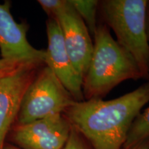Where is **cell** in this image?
I'll use <instances>...</instances> for the list:
<instances>
[{"label":"cell","instance_id":"10","mask_svg":"<svg viewBox=\"0 0 149 149\" xmlns=\"http://www.w3.org/2000/svg\"><path fill=\"white\" fill-rule=\"evenodd\" d=\"M149 137V107L132 123L122 149H129Z\"/></svg>","mask_w":149,"mask_h":149},{"label":"cell","instance_id":"15","mask_svg":"<svg viewBox=\"0 0 149 149\" xmlns=\"http://www.w3.org/2000/svg\"><path fill=\"white\" fill-rule=\"evenodd\" d=\"M129 149H149V137Z\"/></svg>","mask_w":149,"mask_h":149},{"label":"cell","instance_id":"17","mask_svg":"<svg viewBox=\"0 0 149 149\" xmlns=\"http://www.w3.org/2000/svg\"><path fill=\"white\" fill-rule=\"evenodd\" d=\"M3 149H21V148H19V147H16L14 146H11V145L7 144V145H4Z\"/></svg>","mask_w":149,"mask_h":149},{"label":"cell","instance_id":"16","mask_svg":"<svg viewBox=\"0 0 149 149\" xmlns=\"http://www.w3.org/2000/svg\"><path fill=\"white\" fill-rule=\"evenodd\" d=\"M146 33L148 41L149 43V1H148V6H147V13H146Z\"/></svg>","mask_w":149,"mask_h":149},{"label":"cell","instance_id":"1","mask_svg":"<svg viewBox=\"0 0 149 149\" xmlns=\"http://www.w3.org/2000/svg\"><path fill=\"white\" fill-rule=\"evenodd\" d=\"M149 102V80L111 100L76 102L62 113L93 149H122L132 123Z\"/></svg>","mask_w":149,"mask_h":149},{"label":"cell","instance_id":"6","mask_svg":"<svg viewBox=\"0 0 149 149\" xmlns=\"http://www.w3.org/2000/svg\"><path fill=\"white\" fill-rule=\"evenodd\" d=\"M45 64L33 61L15 71L0 76V149L14 121L17 120L25 91Z\"/></svg>","mask_w":149,"mask_h":149},{"label":"cell","instance_id":"5","mask_svg":"<svg viewBox=\"0 0 149 149\" xmlns=\"http://www.w3.org/2000/svg\"><path fill=\"white\" fill-rule=\"evenodd\" d=\"M53 18L58 22L67 52L83 79L88 70L93 51V43L88 28L70 0H65Z\"/></svg>","mask_w":149,"mask_h":149},{"label":"cell","instance_id":"2","mask_svg":"<svg viewBox=\"0 0 149 149\" xmlns=\"http://www.w3.org/2000/svg\"><path fill=\"white\" fill-rule=\"evenodd\" d=\"M93 37V55L82 79L84 100L102 99L126 80L144 79L135 59L113 39L103 21L97 22Z\"/></svg>","mask_w":149,"mask_h":149},{"label":"cell","instance_id":"9","mask_svg":"<svg viewBox=\"0 0 149 149\" xmlns=\"http://www.w3.org/2000/svg\"><path fill=\"white\" fill-rule=\"evenodd\" d=\"M10 2L0 3V52L2 59L44 63L45 51L38 50L29 42V27L19 24L10 13Z\"/></svg>","mask_w":149,"mask_h":149},{"label":"cell","instance_id":"14","mask_svg":"<svg viewBox=\"0 0 149 149\" xmlns=\"http://www.w3.org/2000/svg\"><path fill=\"white\" fill-rule=\"evenodd\" d=\"M37 1L49 17H53L64 4L65 0H39Z\"/></svg>","mask_w":149,"mask_h":149},{"label":"cell","instance_id":"7","mask_svg":"<svg viewBox=\"0 0 149 149\" xmlns=\"http://www.w3.org/2000/svg\"><path fill=\"white\" fill-rule=\"evenodd\" d=\"M70 130L71 126L66 117L57 114L17 125L13 139L21 149H61Z\"/></svg>","mask_w":149,"mask_h":149},{"label":"cell","instance_id":"13","mask_svg":"<svg viewBox=\"0 0 149 149\" xmlns=\"http://www.w3.org/2000/svg\"><path fill=\"white\" fill-rule=\"evenodd\" d=\"M33 61H26L17 59H0V76L8 74L16 70L24 64Z\"/></svg>","mask_w":149,"mask_h":149},{"label":"cell","instance_id":"3","mask_svg":"<svg viewBox=\"0 0 149 149\" xmlns=\"http://www.w3.org/2000/svg\"><path fill=\"white\" fill-rule=\"evenodd\" d=\"M146 0L99 1L102 21L116 35L117 42L135 59L149 80V43L146 33Z\"/></svg>","mask_w":149,"mask_h":149},{"label":"cell","instance_id":"4","mask_svg":"<svg viewBox=\"0 0 149 149\" xmlns=\"http://www.w3.org/2000/svg\"><path fill=\"white\" fill-rule=\"evenodd\" d=\"M74 102L53 70L44 65L25 91L17 117L18 125L62 114Z\"/></svg>","mask_w":149,"mask_h":149},{"label":"cell","instance_id":"11","mask_svg":"<svg viewBox=\"0 0 149 149\" xmlns=\"http://www.w3.org/2000/svg\"><path fill=\"white\" fill-rule=\"evenodd\" d=\"M77 13L84 22L91 36H93L97 25V15L99 1L97 0H70Z\"/></svg>","mask_w":149,"mask_h":149},{"label":"cell","instance_id":"12","mask_svg":"<svg viewBox=\"0 0 149 149\" xmlns=\"http://www.w3.org/2000/svg\"><path fill=\"white\" fill-rule=\"evenodd\" d=\"M61 149H93L81 134L71 127L66 144Z\"/></svg>","mask_w":149,"mask_h":149},{"label":"cell","instance_id":"8","mask_svg":"<svg viewBox=\"0 0 149 149\" xmlns=\"http://www.w3.org/2000/svg\"><path fill=\"white\" fill-rule=\"evenodd\" d=\"M48 48L44 64L49 67L76 102L84 100L82 79L78 74L66 48L64 37L57 20L49 17L46 22Z\"/></svg>","mask_w":149,"mask_h":149}]
</instances>
